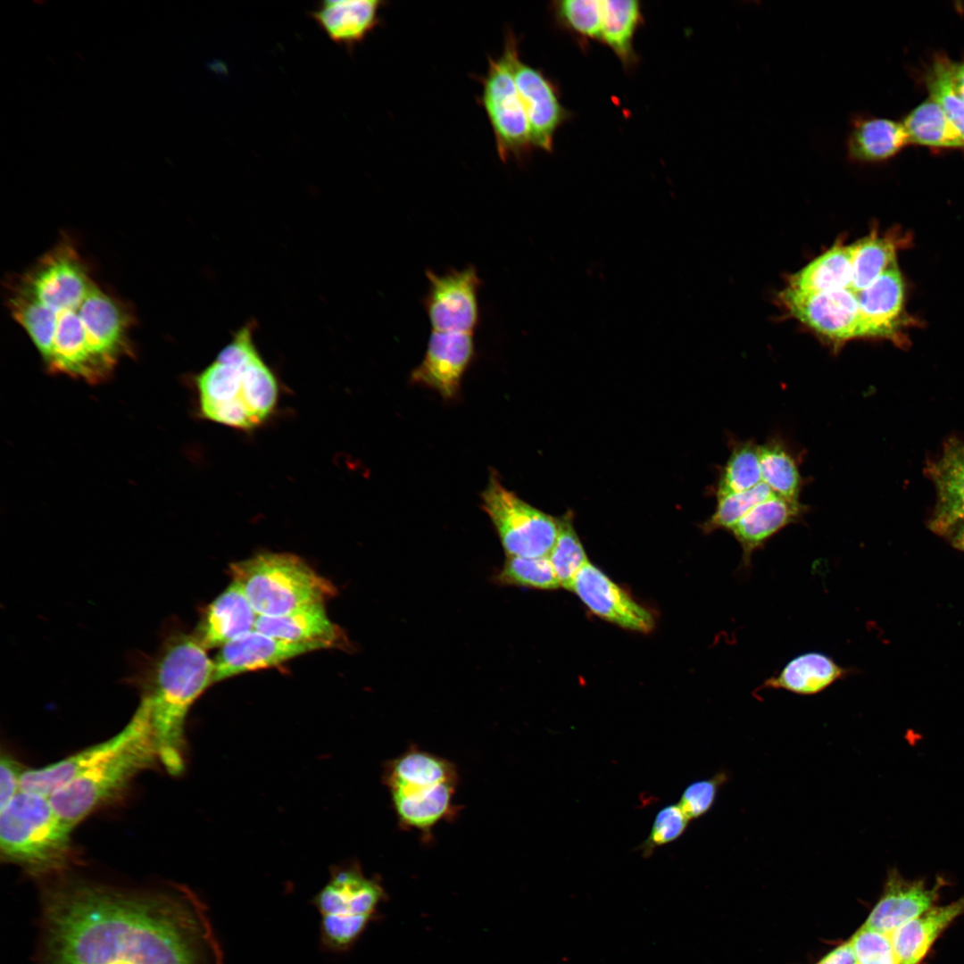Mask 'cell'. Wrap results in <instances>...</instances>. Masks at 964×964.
Masks as SVG:
<instances>
[{
    "label": "cell",
    "instance_id": "4fadbf2b",
    "mask_svg": "<svg viewBox=\"0 0 964 964\" xmlns=\"http://www.w3.org/2000/svg\"><path fill=\"white\" fill-rule=\"evenodd\" d=\"M150 728L148 704L142 698L129 721L116 735L54 763L25 769L21 776V791L49 796Z\"/></svg>",
    "mask_w": 964,
    "mask_h": 964
},
{
    "label": "cell",
    "instance_id": "4316f807",
    "mask_svg": "<svg viewBox=\"0 0 964 964\" xmlns=\"http://www.w3.org/2000/svg\"><path fill=\"white\" fill-rule=\"evenodd\" d=\"M964 913V897L933 906L889 935L900 964H918L943 931Z\"/></svg>",
    "mask_w": 964,
    "mask_h": 964
},
{
    "label": "cell",
    "instance_id": "60d3db41",
    "mask_svg": "<svg viewBox=\"0 0 964 964\" xmlns=\"http://www.w3.org/2000/svg\"><path fill=\"white\" fill-rule=\"evenodd\" d=\"M849 943L858 964H900L888 934L861 927Z\"/></svg>",
    "mask_w": 964,
    "mask_h": 964
},
{
    "label": "cell",
    "instance_id": "e575fe53",
    "mask_svg": "<svg viewBox=\"0 0 964 964\" xmlns=\"http://www.w3.org/2000/svg\"><path fill=\"white\" fill-rule=\"evenodd\" d=\"M494 579L500 585L543 590L560 586L548 556L506 557Z\"/></svg>",
    "mask_w": 964,
    "mask_h": 964
},
{
    "label": "cell",
    "instance_id": "83f0119b",
    "mask_svg": "<svg viewBox=\"0 0 964 964\" xmlns=\"http://www.w3.org/2000/svg\"><path fill=\"white\" fill-rule=\"evenodd\" d=\"M850 671L824 652H808L791 659L776 675L764 681L763 687L812 695L846 677Z\"/></svg>",
    "mask_w": 964,
    "mask_h": 964
},
{
    "label": "cell",
    "instance_id": "7c38bea8",
    "mask_svg": "<svg viewBox=\"0 0 964 964\" xmlns=\"http://www.w3.org/2000/svg\"><path fill=\"white\" fill-rule=\"evenodd\" d=\"M424 308L431 331L474 333L479 321L480 279L473 266L443 274L427 270Z\"/></svg>",
    "mask_w": 964,
    "mask_h": 964
},
{
    "label": "cell",
    "instance_id": "bcb514c9",
    "mask_svg": "<svg viewBox=\"0 0 964 964\" xmlns=\"http://www.w3.org/2000/svg\"><path fill=\"white\" fill-rule=\"evenodd\" d=\"M942 536H946L956 548L964 552V519L952 525Z\"/></svg>",
    "mask_w": 964,
    "mask_h": 964
},
{
    "label": "cell",
    "instance_id": "ab89813d",
    "mask_svg": "<svg viewBox=\"0 0 964 964\" xmlns=\"http://www.w3.org/2000/svg\"><path fill=\"white\" fill-rule=\"evenodd\" d=\"M690 819L678 804H669L656 814L647 838L639 845L644 857L662 845L676 841L686 831Z\"/></svg>",
    "mask_w": 964,
    "mask_h": 964
},
{
    "label": "cell",
    "instance_id": "ee69618b",
    "mask_svg": "<svg viewBox=\"0 0 964 964\" xmlns=\"http://www.w3.org/2000/svg\"><path fill=\"white\" fill-rule=\"evenodd\" d=\"M816 964H858L852 946L848 942L839 945L823 957Z\"/></svg>",
    "mask_w": 964,
    "mask_h": 964
},
{
    "label": "cell",
    "instance_id": "e0dca14e",
    "mask_svg": "<svg viewBox=\"0 0 964 964\" xmlns=\"http://www.w3.org/2000/svg\"><path fill=\"white\" fill-rule=\"evenodd\" d=\"M474 355V333L431 331L424 357L412 370L411 380L435 390L444 399H453Z\"/></svg>",
    "mask_w": 964,
    "mask_h": 964
},
{
    "label": "cell",
    "instance_id": "ffe728a7",
    "mask_svg": "<svg viewBox=\"0 0 964 964\" xmlns=\"http://www.w3.org/2000/svg\"><path fill=\"white\" fill-rule=\"evenodd\" d=\"M942 885L943 878L928 887L923 879H906L896 868L890 869L883 893L862 927L890 935L933 907Z\"/></svg>",
    "mask_w": 964,
    "mask_h": 964
},
{
    "label": "cell",
    "instance_id": "b9f144b4",
    "mask_svg": "<svg viewBox=\"0 0 964 964\" xmlns=\"http://www.w3.org/2000/svg\"><path fill=\"white\" fill-rule=\"evenodd\" d=\"M727 780V774L719 772L711 778L694 781L683 791L677 804L690 820L702 817L713 806L720 786Z\"/></svg>",
    "mask_w": 964,
    "mask_h": 964
},
{
    "label": "cell",
    "instance_id": "9a60e30c",
    "mask_svg": "<svg viewBox=\"0 0 964 964\" xmlns=\"http://www.w3.org/2000/svg\"><path fill=\"white\" fill-rule=\"evenodd\" d=\"M503 51L527 113L531 145L550 151L554 134L565 117L556 91L540 71L520 60L512 36L508 37Z\"/></svg>",
    "mask_w": 964,
    "mask_h": 964
},
{
    "label": "cell",
    "instance_id": "cb8c5ba5",
    "mask_svg": "<svg viewBox=\"0 0 964 964\" xmlns=\"http://www.w3.org/2000/svg\"><path fill=\"white\" fill-rule=\"evenodd\" d=\"M804 507L774 495L755 505L730 530L742 550L741 567L749 569L753 553L786 526L798 521Z\"/></svg>",
    "mask_w": 964,
    "mask_h": 964
},
{
    "label": "cell",
    "instance_id": "9c48e42d",
    "mask_svg": "<svg viewBox=\"0 0 964 964\" xmlns=\"http://www.w3.org/2000/svg\"><path fill=\"white\" fill-rule=\"evenodd\" d=\"M384 893L378 880L366 877L357 862L334 866L312 901L320 917L322 948L348 951L367 927Z\"/></svg>",
    "mask_w": 964,
    "mask_h": 964
},
{
    "label": "cell",
    "instance_id": "7bdbcfd3",
    "mask_svg": "<svg viewBox=\"0 0 964 964\" xmlns=\"http://www.w3.org/2000/svg\"><path fill=\"white\" fill-rule=\"evenodd\" d=\"M25 769L8 753L0 759V811L21 792V776Z\"/></svg>",
    "mask_w": 964,
    "mask_h": 964
},
{
    "label": "cell",
    "instance_id": "603a6c76",
    "mask_svg": "<svg viewBox=\"0 0 964 964\" xmlns=\"http://www.w3.org/2000/svg\"><path fill=\"white\" fill-rule=\"evenodd\" d=\"M384 4L378 0H327L310 12V16L330 40L350 48L378 26Z\"/></svg>",
    "mask_w": 964,
    "mask_h": 964
},
{
    "label": "cell",
    "instance_id": "74e56055",
    "mask_svg": "<svg viewBox=\"0 0 964 964\" xmlns=\"http://www.w3.org/2000/svg\"><path fill=\"white\" fill-rule=\"evenodd\" d=\"M559 18L571 29L590 38L601 37L602 1L564 0L556 4Z\"/></svg>",
    "mask_w": 964,
    "mask_h": 964
},
{
    "label": "cell",
    "instance_id": "6da1fadb",
    "mask_svg": "<svg viewBox=\"0 0 964 964\" xmlns=\"http://www.w3.org/2000/svg\"><path fill=\"white\" fill-rule=\"evenodd\" d=\"M48 880L40 964H223L207 908L185 885L126 889L66 873Z\"/></svg>",
    "mask_w": 964,
    "mask_h": 964
},
{
    "label": "cell",
    "instance_id": "30bf717a",
    "mask_svg": "<svg viewBox=\"0 0 964 964\" xmlns=\"http://www.w3.org/2000/svg\"><path fill=\"white\" fill-rule=\"evenodd\" d=\"M481 500L506 557L548 556L558 536V521L508 490L494 471Z\"/></svg>",
    "mask_w": 964,
    "mask_h": 964
},
{
    "label": "cell",
    "instance_id": "d6986e66",
    "mask_svg": "<svg viewBox=\"0 0 964 964\" xmlns=\"http://www.w3.org/2000/svg\"><path fill=\"white\" fill-rule=\"evenodd\" d=\"M860 310V337H899L906 324L904 284L896 261L871 285L855 293Z\"/></svg>",
    "mask_w": 964,
    "mask_h": 964
},
{
    "label": "cell",
    "instance_id": "8fae6325",
    "mask_svg": "<svg viewBox=\"0 0 964 964\" xmlns=\"http://www.w3.org/2000/svg\"><path fill=\"white\" fill-rule=\"evenodd\" d=\"M480 102L491 124L499 158L507 162L520 157L532 145L530 129L504 51L488 60Z\"/></svg>",
    "mask_w": 964,
    "mask_h": 964
},
{
    "label": "cell",
    "instance_id": "f546056e",
    "mask_svg": "<svg viewBox=\"0 0 964 964\" xmlns=\"http://www.w3.org/2000/svg\"><path fill=\"white\" fill-rule=\"evenodd\" d=\"M908 243L897 232L880 235L875 231L853 243L852 280L850 289L860 292L871 285L893 262L896 252Z\"/></svg>",
    "mask_w": 964,
    "mask_h": 964
},
{
    "label": "cell",
    "instance_id": "484cf974",
    "mask_svg": "<svg viewBox=\"0 0 964 964\" xmlns=\"http://www.w3.org/2000/svg\"><path fill=\"white\" fill-rule=\"evenodd\" d=\"M255 630L291 642L344 643L342 630L328 617L324 603H312L279 616H258Z\"/></svg>",
    "mask_w": 964,
    "mask_h": 964
},
{
    "label": "cell",
    "instance_id": "d4e9b609",
    "mask_svg": "<svg viewBox=\"0 0 964 964\" xmlns=\"http://www.w3.org/2000/svg\"><path fill=\"white\" fill-rule=\"evenodd\" d=\"M909 143L902 122L855 116L846 138V156L856 163L880 162L897 154Z\"/></svg>",
    "mask_w": 964,
    "mask_h": 964
},
{
    "label": "cell",
    "instance_id": "8992f818",
    "mask_svg": "<svg viewBox=\"0 0 964 964\" xmlns=\"http://www.w3.org/2000/svg\"><path fill=\"white\" fill-rule=\"evenodd\" d=\"M0 814L3 861L41 879L65 874L75 861L73 829L60 819L48 796L21 791Z\"/></svg>",
    "mask_w": 964,
    "mask_h": 964
},
{
    "label": "cell",
    "instance_id": "f1b7e54d",
    "mask_svg": "<svg viewBox=\"0 0 964 964\" xmlns=\"http://www.w3.org/2000/svg\"><path fill=\"white\" fill-rule=\"evenodd\" d=\"M854 246L836 244L794 274L788 287L815 294L849 288L852 280Z\"/></svg>",
    "mask_w": 964,
    "mask_h": 964
},
{
    "label": "cell",
    "instance_id": "5b68a950",
    "mask_svg": "<svg viewBox=\"0 0 964 964\" xmlns=\"http://www.w3.org/2000/svg\"><path fill=\"white\" fill-rule=\"evenodd\" d=\"M382 780L400 828L419 831L428 841L437 824L454 819L461 809L453 802L457 766L414 744L385 763Z\"/></svg>",
    "mask_w": 964,
    "mask_h": 964
},
{
    "label": "cell",
    "instance_id": "8d00e7d4",
    "mask_svg": "<svg viewBox=\"0 0 964 964\" xmlns=\"http://www.w3.org/2000/svg\"><path fill=\"white\" fill-rule=\"evenodd\" d=\"M774 495L776 494L763 482L746 491L718 495L716 511L706 528L730 531L755 505Z\"/></svg>",
    "mask_w": 964,
    "mask_h": 964
},
{
    "label": "cell",
    "instance_id": "3957f363",
    "mask_svg": "<svg viewBox=\"0 0 964 964\" xmlns=\"http://www.w3.org/2000/svg\"><path fill=\"white\" fill-rule=\"evenodd\" d=\"M195 635L179 633L162 644L150 667L144 698L159 762L172 776L187 763L186 721L198 697L213 684L214 663Z\"/></svg>",
    "mask_w": 964,
    "mask_h": 964
},
{
    "label": "cell",
    "instance_id": "7402d4cb",
    "mask_svg": "<svg viewBox=\"0 0 964 964\" xmlns=\"http://www.w3.org/2000/svg\"><path fill=\"white\" fill-rule=\"evenodd\" d=\"M257 618L242 589L232 581L209 604L195 635L206 650L221 647L254 630Z\"/></svg>",
    "mask_w": 964,
    "mask_h": 964
},
{
    "label": "cell",
    "instance_id": "5bb4252c",
    "mask_svg": "<svg viewBox=\"0 0 964 964\" xmlns=\"http://www.w3.org/2000/svg\"><path fill=\"white\" fill-rule=\"evenodd\" d=\"M782 301L794 318L832 342L860 337L859 303L849 288L806 294L787 287Z\"/></svg>",
    "mask_w": 964,
    "mask_h": 964
},
{
    "label": "cell",
    "instance_id": "f35d334b",
    "mask_svg": "<svg viewBox=\"0 0 964 964\" xmlns=\"http://www.w3.org/2000/svg\"><path fill=\"white\" fill-rule=\"evenodd\" d=\"M948 59H936L927 77L930 97L945 111L964 137V102L955 96L948 78Z\"/></svg>",
    "mask_w": 964,
    "mask_h": 964
},
{
    "label": "cell",
    "instance_id": "ac0fdd59",
    "mask_svg": "<svg viewBox=\"0 0 964 964\" xmlns=\"http://www.w3.org/2000/svg\"><path fill=\"white\" fill-rule=\"evenodd\" d=\"M570 590L593 613L621 627L648 633L654 627L651 611L589 561L576 576Z\"/></svg>",
    "mask_w": 964,
    "mask_h": 964
},
{
    "label": "cell",
    "instance_id": "d590c367",
    "mask_svg": "<svg viewBox=\"0 0 964 964\" xmlns=\"http://www.w3.org/2000/svg\"><path fill=\"white\" fill-rule=\"evenodd\" d=\"M558 525V536L548 558L560 586L570 590L576 576L588 560L570 523L562 520Z\"/></svg>",
    "mask_w": 964,
    "mask_h": 964
},
{
    "label": "cell",
    "instance_id": "4dcf8cb0",
    "mask_svg": "<svg viewBox=\"0 0 964 964\" xmlns=\"http://www.w3.org/2000/svg\"><path fill=\"white\" fill-rule=\"evenodd\" d=\"M909 142L937 148H962L964 137L943 107L931 97L913 109L902 122Z\"/></svg>",
    "mask_w": 964,
    "mask_h": 964
},
{
    "label": "cell",
    "instance_id": "f6af8a7d",
    "mask_svg": "<svg viewBox=\"0 0 964 964\" xmlns=\"http://www.w3.org/2000/svg\"><path fill=\"white\" fill-rule=\"evenodd\" d=\"M948 78L952 92L964 102V62L948 61Z\"/></svg>",
    "mask_w": 964,
    "mask_h": 964
},
{
    "label": "cell",
    "instance_id": "52a82bcc",
    "mask_svg": "<svg viewBox=\"0 0 964 964\" xmlns=\"http://www.w3.org/2000/svg\"><path fill=\"white\" fill-rule=\"evenodd\" d=\"M232 581L242 589L258 616H279L324 602L335 586L302 558L288 553H262L231 563Z\"/></svg>",
    "mask_w": 964,
    "mask_h": 964
},
{
    "label": "cell",
    "instance_id": "44dd1931",
    "mask_svg": "<svg viewBox=\"0 0 964 964\" xmlns=\"http://www.w3.org/2000/svg\"><path fill=\"white\" fill-rule=\"evenodd\" d=\"M936 494L930 528L937 534L964 519V443L952 438L927 470Z\"/></svg>",
    "mask_w": 964,
    "mask_h": 964
},
{
    "label": "cell",
    "instance_id": "1f68e13d",
    "mask_svg": "<svg viewBox=\"0 0 964 964\" xmlns=\"http://www.w3.org/2000/svg\"><path fill=\"white\" fill-rule=\"evenodd\" d=\"M641 20L639 2L602 1L601 37L624 62L631 59L633 38Z\"/></svg>",
    "mask_w": 964,
    "mask_h": 964
},
{
    "label": "cell",
    "instance_id": "836d02e7",
    "mask_svg": "<svg viewBox=\"0 0 964 964\" xmlns=\"http://www.w3.org/2000/svg\"><path fill=\"white\" fill-rule=\"evenodd\" d=\"M761 482L760 445L752 441L738 443L724 467L718 495L746 491Z\"/></svg>",
    "mask_w": 964,
    "mask_h": 964
},
{
    "label": "cell",
    "instance_id": "7a4b0ae2",
    "mask_svg": "<svg viewBox=\"0 0 964 964\" xmlns=\"http://www.w3.org/2000/svg\"><path fill=\"white\" fill-rule=\"evenodd\" d=\"M7 307L50 372L105 380L132 351L133 317L63 240L7 285Z\"/></svg>",
    "mask_w": 964,
    "mask_h": 964
},
{
    "label": "cell",
    "instance_id": "277c9868",
    "mask_svg": "<svg viewBox=\"0 0 964 964\" xmlns=\"http://www.w3.org/2000/svg\"><path fill=\"white\" fill-rule=\"evenodd\" d=\"M253 331L252 323L239 328L195 378L201 417L246 432L271 418L279 398L278 378L257 349Z\"/></svg>",
    "mask_w": 964,
    "mask_h": 964
},
{
    "label": "cell",
    "instance_id": "d6a6232c",
    "mask_svg": "<svg viewBox=\"0 0 964 964\" xmlns=\"http://www.w3.org/2000/svg\"><path fill=\"white\" fill-rule=\"evenodd\" d=\"M760 463L762 482L777 495L798 503L802 478L788 450L777 441L760 445Z\"/></svg>",
    "mask_w": 964,
    "mask_h": 964
},
{
    "label": "cell",
    "instance_id": "2e32d148",
    "mask_svg": "<svg viewBox=\"0 0 964 964\" xmlns=\"http://www.w3.org/2000/svg\"><path fill=\"white\" fill-rule=\"evenodd\" d=\"M333 647L326 642L278 639L254 629L221 646L213 660V684L245 672L277 666L310 652Z\"/></svg>",
    "mask_w": 964,
    "mask_h": 964
},
{
    "label": "cell",
    "instance_id": "ba28073f",
    "mask_svg": "<svg viewBox=\"0 0 964 964\" xmlns=\"http://www.w3.org/2000/svg\"><path fill=\"white\" fill-rule=\"evenodd\" d=\"M156 761L159 757L150 728L54 792L49 801L60 819L74 829L93 811L120 796L139 773Z\"/></svg>",
    "mask_w": 964,
    "mask_h": 964
}]
</instances>
